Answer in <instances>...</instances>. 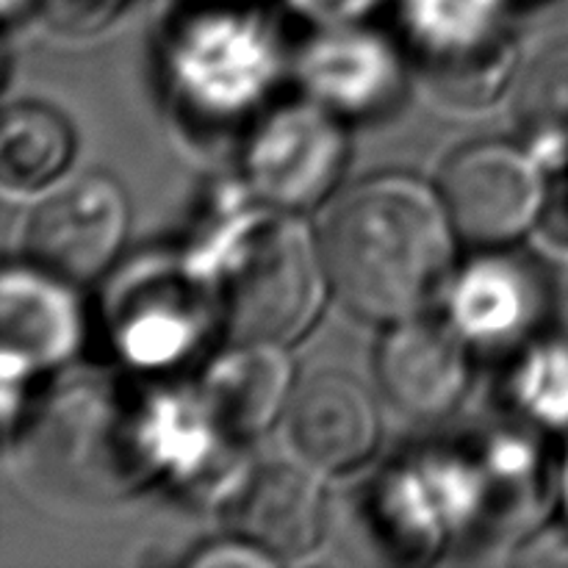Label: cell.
<instances>
[{
	"mask_svg": "<svg viewBox=\"0 0 568 568\" xmlns=\"http://www.w3.org/2000/svg\"><path fill=\"white\" fill-rule=\"evenodd\" d=\"M458 244L438 189L408 172H381L344 189L320 227L333 297L383 327L444 300Z\"/></svg>",
	"mask_w": 568,
	"mask_h": 568,
	"instance_id": "obj_1",
	"label": "cell"
},
{
	"mask_svg": "<svg viewBox=\"0 0 568 568\" xmlns=\"http://www.w3.org/2000/svg\"><path fill=\"white\" fill-rule=\"evenodd\" d=\"M183 253L214 294L220 327L233 342L292 347L333 297L320 233L308 231L303 214L261 203L244 181Z\"/></svg>",
	"mask_w": 568,
	"mask_h": 568,
	"instance_id": "obj_2",
	"label": "cell"
},
{
	"mask_svg": "<svg viewBox=\"0 0 568 568\" xmlns=\"http://www.w3.org/2000/svg\"><path fill=\"white\" fill-rule=\"evenodd\" d=\"M288 70L281 33L239 0H209L166 28L159 75L183 122L233 128L264 114Z\"/></svg>",
	"mask_w": 568,
	"mask_h": 568,
	"instance_id": "obj_3",
	"label": "cell"
},
{
	"mask_svg": "<svg viewBox=\"0 0 568 568\" xmlns=\"http://www.w3.org/2000/svg\"><path fill=\"white\" fill-rule=\"evenodd\" d=\"M514 0H399L405 44L438 100L483 109L519 81Z\"/></svg>",
	"mask_w": 568,
	"mask_h": 568,
	"instance_id": "obj_4",
	"label": "cell"
},
{
	"mask_svg": "<svg viewBox=\"0 0 568 568\" xmlns=\"http://www.w3.org/2000/svg\"><path fill=\"white\" fill-rule=\"evenodd\" d=\"M114 349L139 372L183 364L220 322L214 294L186 253L153 255L128 266L105 300Z\"/></svg>",
	"mask_w": 568,
	"mask_h": 568,
	"instance_id": "obj_5",
	"label": "cell"
},
{
	"mask_svg": "<svg viewBox=\"0 0 568 568\" xmlns=\"http://www.w3.org/2000/svg\"><path fill=\"white\" fill-rule=\"evenodd\" d=\"M547 172L525 142L480 139L447 155L436 189L460 242L514 247L547 216Z\"/></svg>",
	"mask_w": 568,
	"mask_h": 568,
	"instance_id": "obj_6",
	"label": "cell"
},
{
	"mask_svg": "<svg viewBox=\"0 0 568 568\" xmlns=\"http://www.w3.org/2000/svg\"><path fill=\"white\" fill-rule=\"evenodd\" d=\"M349 164L342 116L303 98L266 109L250 128L242 181L272 209L308 214L338 194Z\"/></svg>",
	"mask_w": 568,
	"mask_h": 568,
	"instance_id": "obj_7",
	"label": "cell"
},
{
	"mask_svg": "<svg viewBox=\"0 0 568 568\" xmlns=\"http://www.w3.org/2000/svg\"><path fill=\"white\" fill-rule=\"evenodd\" d=\"M131 231V200L116 178L83 172L37 197L26 225V261L83 286L120 258Z\"/></svg>",
	"mask_w": 568,
	"mask_h": 568,
	"instance_id": "obj_8",
	"label": "cell"
},
{
	"mask_svg": "<svg viewBox=\"0 0 568 568\" xmlns=\"http://www.w3.org/2000/svg\"><path fill=\"white\" fill-rule=\"evenodd\" d=\"M444 316L471 349H519L532 342L549 311L541 264L510 247L477 250L455 270Z\"/></svg>",
	"mask_w": 568,
	"mask_h": 568,
	"instance_id": "obj_9",
	"label": "cell"
},
{
	"mask_svg": "<svg viewBox=\"0 0 568 568\" xmlns=\"http://www.w3.org/2000/svg\"><path fill=\"white\" fill-rule=\"evenodd\" d=\"M292 70L305 98L347 120H375L403 103L408 72L403 50L366 22L316 28L294 55Z\"/></svg>",
	"mask_w": 568,
	"mask_h": 568,
	"instance_id": "obj_10",
	"label": "cell"
},
{
	"mask_svg": "<svg viewBox=\"0 0 568 568\" xmlns=\"http://www.w3.org/2000/svg\"><path fill=\"white\" fill-rule=\"evenodd\" d=\"M87 333L75 283L31 261L6 266L0 277V377L26 386L78 355Z\"/></svg>",
	"mask_w": 568,
	"mask_h": 568,
	"instance_id": "obj_11",
	"label": "cell"
},
{
	"mask_svg": "<svg viewBox=\"0 0 568 568\" xmlns=\"http://www.w3.org/2000/svg\"><path fill=\"white\" fill-rule=\"evenodd\" d=\"M469 342L447 316L416 314L383 327L375 347V375L399 414L416 422H442L469 394Z\"/></svg>",
	"mask_w": 568,
	"mask_h": 568,
	"instance_id": "obj_12",
	"label": "cell"
},
{
	"mask_svg": "<svg viewBox=\"0 0 568 568\" xmlns=\"http://www.w3.org/2000/svg\"><path fill=\"white\" fill-rule=\"evenodd\" d=\"M294 458L322 477L364 469L381 447V410L369 388L338 369L297 383L286 414Z\"/></svg>",
	"mask_w": 568,
	"mask_h": 568,
	"instance_id": "obj_13",
	"label": "cell"
},
{
	"mask_svg": "<svg viewBox=\"0 0 568 568\" xmlns=\"http://www.w3.org/2000/svg\"><path fill=\"white\" fill-rule=\"evenodd\" d=\"M231 510L239 536L258 544L281 566L314 558L331 532L322 475L297 458L255 466Z\"/></svg>",
	"mask_w": 568,
	"mask_h": 568,
	"instance_id": "obj_14",
	"label": "cell"
},
{
	"mask_svg": "<svg viewBox=\"0 0 568 568\" xmlns=\"http://www.w3.org/2000/svg\"><path fill=\"white\" fill-rule=\"evenodd\" d=\"M358 527L377 558L425 566L453 549L442 505L416 455L388 464L358 499Z\"/></svg>",
	"mask_w": 568,
	"mask_h": 568,
	"instance_id": "obj_15",
	"label": "cell"
},
{
	"mask_svg": "<svg viewBox=\"0 0 568 568\" xmlns=\"http://www.w3.org/2000/svg\"><path fill=\"white\" fill-rule=\"evenodd\" d=\"M297 383L288 347L233 342L200 375L197 394L214 419L239 442H253L288 414Z\"/></svg>",
	"mask_w": 568,
	"mask_h": 568,
	"instance_id": "obj_16",
	"label": "cell"
},
{
	"mask_svg": "<svg viewBox=\"0 0 568 568\" xmlns=\"http://www.w3.org/2000/svg\"><path fill=\"white\" fill-rule=\"evenodd\" d=\"M78 155L70 116L42 100H20L3 114L0 186L9 197H42L67 181Z\"/></svg>",
	"mask_w": 568,
	"mask_h": 568,
	"instance_id": "obj_17",
	"label": "cell"
},
{
	"mask_svg": "<svg viewBox=\"0 0 568 568\" xmlns=\"http://www.w3.org/2000/svg\"><path fill=\"white\" fill-rule=\"evenodd\" d=\"M514 120L521 142L549 172L568 161V44L538 55L519 75Z\"/></svg>",
	"mask_w": 568,
	"mask_h": 568,
	"instance_id": "obj_18",
	"label": "cell"
},
{
	"mask_svg": "<svg viewBox=\"0 0 568 568\" xmlns=\"http://www.w3.org/2000/svg\"><path fill=\"white\" fill-rule=\"evenodd\" d=\"M510 414L544 433L568 427V342L536 336L516 349L505 381Z\"/></svg>",
	"mask_w": 568,
	"mask_h": 568,
	"instance_id": "obj_19",
	"label": "cell"
},
{
	"mask_svg": "<svg viewBox=\"0 0 568 568\" xmlns=\"http://www.w3.org/2000/svg\"><path fill=\"white\" fill-rule=\"evenodd\" d=\"M292 14L314 28L361 26L369 20L386 0H283Z\"/></svg>",
	"mask_w": 568,
	"mask_h": 568,
	"instance_id": "obj_20",
	"label": "cell"
},
{
	"mask_svg": "<svg viewBox=\"0 0 568 568\" xmlns=\"http://www.w3.org/2000/svg\"><path fill=\"white\" fill-rule=\"evenodd\" d=\"M186 566L194 568H227V566H281L270 552L244 536L220 538L194 549L186 558Z\"/></svg>",
	"mask_w": 568,
	"mask_h": 568,
	"instance_id": "obj_21",
	"label": "cell"
},
{
	"mask_svg": "<svg viewBox=\"0 0 568 568\" xmlns=\"http://www.w3.org/2000/svg\"><path fill=\"white\" fill-rule=\"evenodd\" d=\"M55 9L59 28L72 33H92L109 26L114 14H120L131 0H48Z\"/></svg>",
	"mask_w": 568,
	"mask_h": 568,
	"instance_id": "obj_22",
	"label": "cell"
},
{
	"mask_svg": "<svg viewBox=\"0 0 568 568\" xmlns=\"http://www.w3.org/2000/svg\"><path fill=\"white\" fill-rule=\"evenodd\" d=\"M42 6H48V0H0V9H3V22L6 28L14 26V22L28 20L31 14H37Z\"/></svg>",
	"mask_w": 568,
	"mask_h": 568,
	"instance_id": "obj_23",
	"label": "cell"
},
{
	"mask_svg": "<svg viewBox=\"0 0 568 568\" xmlns=\"http://www.w3.org/2000/svg\"><path fill=\"white\" fill-rule=\"evenodd\" d=\"M558 503L568 519V449L564 458H560V466H558Z\"/></svg>",
	"mask_w": 568,
	"mask_h": 568,
	"instance_id": "obj_24",
	"label": "cell"
}]
</instances>
